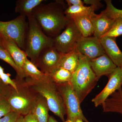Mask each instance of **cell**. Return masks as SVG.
I'll list each match as a JSON object with an SVG mask.
<instances>
[{
	"instance_id": "cell-39",
	"label": "cell",
	"mask_w": 122,
	"mask_h": 122,
	"mask_svg": "<svg viewBox=\"0 0 122 122\" xmlns=\"http://www.w3.org/2000/svg\"><path fill=\"white\" fill-rule=\"evenodd\" d=\"M120 68H121V69H122V66H121V67H120Z\"/></svg>"
},
{
	"instance_id": "cell-16",
	"label": "cell",
	"mask_w": 122,
	"mask_h": 122,
	"mask_svg": "<svg viewBox=\"0 0 122 122\" xmlns=\"http://www.w3.org/2000/svg\"><path fill=\"white\" fill-rule=\"evenodd\" d=\"M102 106L103 112L117 113L122 115V87L107 99Z\"/></svg>"
},
{
	"instance_id": "cell-22",
	"label": "cell",
	"mask_w": 122,
	"mask_h": 122,
	"mask_svg": "<svg viewBox=\"0 0 122 122\" xmlns=\"http://www.w3.org/2000/svg\"><path fill=\"white\" fill-rule=\"evenodd\" d=\"M96 10L93 6L84 5H73L68 7L65 11L66 16L68 18L81 16H89L93 17L96 14Z\"/></svg>"
},
{
	"instance_id": "cell-34",
	"label": "cell",
	"mask_w": 122,
	"mask_h": 122,
	"mask_svg": "<svg viewBox=\"0 0 122 122\" xmlns=\"http://www.w3.org/2000/svg\"><path fill=\"white\" fill-rule=\"evenodd\" d=\"M17 122H25V119H24V116H23L20 115L19 117L18 118Z\"/></svg>"
},
{
	"instance_id": "cell-29",
	"label": "cell",
	"mask_w": 122,
	"mask_h": 122,
	"mask_svg": "<svg viewBox=\"0 0 122 122\" xmlns=\"http://www.w3.org/2000/svg\"><path fill=\"white\" fill-rule=\"evenodd\" d=\"M20 115L17 113L12 111L0 118V122H17Z\"/></svg>"
},
{
	"instance_id": "cell-8",
	"label": "cell",
	"mask_w": 122,
	"mask_h": 122,
	"mask_svg": "<svg viewBox=\"0 0 122 122\" xmlns=\"http://www.w3.org/2000/svg\"><path fill=\"white\" fill-rule=\"evenodd\" d=\"M63 31L53 38V46L62 54H65L75 49L76 44L82 35L71 19Z\"/></svg>"
},
{
	"instance_id": "cell-33",
	"label": "cell",
	"mask_w": 122,
	"mask_h": 122,
	"mask_svg": "<svg viewBox=\"0 0 122 122\" xmlns=\"http://www.w3.org/2000/svg\"><path fill=\"white\" fill-rule=\"evenodd\" d=\"M24 117L25 122H38L35 116L32 113H29Z\"/></svg>"
},
{
	"instance_id": "cell-19",
	"label": "cell",
	"mask_w": 122,
	"mask_h": 122,
	"mask_svg": "<svg viewBox=\"0 0 122 122\" xmlns=\"http://www.w3.org/2000/svg\"><path fill=\"white\" fill-rule=\"evenodd\" d=\"M44 0H18L15 4V12L28 17L33 14L36 8L42 4Z\"/></svg>"
},
{
	"instance_id": "cell-37",
	"label": "cell",
	"mask_w": 122,
	"mask_h": 122,
	"mask_svg": "<svg viewBox=\"0 0 122 122\" xmlns=\"http://www.w3.org/2000/svg\"><path fill=\"white\" fill-rule=\"evenodd\" d=\"M75 122H83V120H82V119H77V120L75 121Z\"/></svg>"
},
{
	"instance_id": "cell-27",
	"label": "cell",
	"mask_w": 122,
	"mask_h": 122,
	"mask_svg": "<svg viewBox=\"0 0 122 122\" xmlns=\"http://www.w3.org/2000/svg\"><path fill=\"white\" fill-rule=\"evenodd\" d=\"M12 111L11 107L5 96H0V118Z\"/></svg>"
},
{
	"instance_id": "cell-1",
	"label": "cell",
	"mask_w": 122,
	"mask_h": 122,
	"mask_svg": "<svg viewBox=\"0 0 122 122\" xmlns=\"http://www.w3.org/2000/svg\"><path fill=\"white\" fill-rule=\"evenodd\" d=\"M62 1L56 0L48 4H42L34 10L33 15L42 30L49 37L53 38L66 28L69 21Z\"/></svg>"
},
{
	"instance_id": "cell-9",
	"label": "cell",
	"mask_w": 122,
	"mask_h": 122,
	"mask_svg": "<svg viewBox=\"0 0 122 122\" xmlns=\"http://www.w3.org/2000/svg\"><path fill=\"white\" fill-rule=\"evenodd\" d=\"M53 46L46 48L39 55L34 64L42 72L50 75L59 68L62 55Z\"/></svg>"
},
{
	"instance_id": "cell-11",
	"label": "cell",
	"mask_w": 122,
	"mask_h": 122,
	"mask_svg": "<svg viewBox=\"0 0 122 122\" xmlns=\"http://www.w3.org/2000/svg\"><path fill=\"white\" fill-rule=\"evenodd\" d=\"M76 49L79 54L90 59H94L105 54L100 39L94 36L82 37L76 44Z\"/></svg>"
},
{
	"instance_id": "cell-32",
	"label": "cell",
	"mask_w": 122,
	"mask_h": 122,
	"mask_svg": "<svg viewBox=\"0 0 122 122\" xmlns=\"http://www.w3.org/2000/svg\"><path fill=\"white\" fill-rule=\"evenodd\" d=\"M67 7L73 5H84V3L81 0H66Z\"/></svg>"
},
{
	"instance_id": "cell-15",
	"label": "cell",
	"mask_w": 122,
	"mask_h": 122,
	"mask_svg": "<svg viewBox=\"0 0 122 122\" xmlns=\"http://www.w3.org/2000/svg\"><path fill=\"white\" fill-rule=\"evenodd\" d=\"M0 37L2 39L3 48L9 54L17 66L22 70L24 63L28 58L25 52L19 48L12 40L7 38Z\"/></svg>"
},
{
	"instance_id": "cell-24",
	"label": "cell",
	"mask_w": 122,
	"mask_h": 122,
	"mask_svg": "<svg viewBox=\"0 0 122 122\" xmlns=\"http://www.w3.org/2000/svg\"><path fill=\"white\" fill-rule=\"evenodd\" d=\"M0 59L8 63L14 69L17 76L21 78L26 77L23 70L18 67L14 62L9 54L4 48H0Z\"/></svg>"
},
{
	"instance_id": "cell-28",
	"label": "cell",
	"mask_w": 122,
	"mask_h": 122,
	"mask_svg": "<svg viewBox=\"0 0 122 122\" xmlns=\"http://www.w3.org/2000/svg\"><path fill=\"white\" fill-rule=\"evenodd\" d=\"M11 75L9 73H4L0 76V79L6 85H9L17 91V86L14 79H11Z\"/></svg>"
},
{
	"instance_id": "cell-21",
	"label": "cell",
	"mask_w": 122,
	"mask_h": 122,
	"mask_svg": "<svg viewBox=\"0 0 122 122\" xmlns=\"http://www.w3.org/2000/svg\"><path fill=\"white\" fill-rule=\"evenodd\" d=\"M22 70L26 77H28L34 80L45 81L51 78L50 75L42 72L28 58L26 59L24 63Z\"/></svg>"
},
{
	"instance_id": "cell-6",
	"label": "cell",
	"mask_w": 122,
	"mask_h": 122,
	"mask_svg": "<svg viewBox=\"0 0 122 122\" xmlns=\"http://www.w3.org/2000/svg\"><path fill=\"white\" fill-rule=\"evenodd\" d=\"M28 27L26 17L22 15H20L9 21H0V36L11 39L25 51Z\"/></svg>"
},
{
	"instance_id": "cell-7",
	"label": "cell",
	"mask_w": 122,
	"mask_h": 122,
	"mask_svg": "<svg viewBox=\"0 0 122 122\" xmlns=\"http://www.w3.org/2000/svg\"><path fill=\"white\" fill-rule=\"evenodd\" d=\"M56 84L63 98L67 120L75 122L79 119L85 122H90L83 115L81 103L70 82Z\"/></svg>"
},
{
	"instance_id": "cell-17",
	"label": "cell",
	"mask_w": 122,
	"mask_h": 122,
	"mask_svg": "<svg viewBox=\"0 0 122 122\" xmlns=\"http://www.w3.org/2000/svg\"><path fill=\"white\" fill-rule=\"evenodd\" d=\"M49 110L45 99L38 94L30 113L35 116L38 122H48Z\"/></svg>"
},
{
	"instance_id": "cell-4",
	"label": "cell",
	"mask_w": 122,
	"mask_h": 122,
	"mask_svg": "<svg viewBox=\"0 0 122 122\" xmlns=\"http://www.w3.org/2000/svg\"><path fill=\"white\" fill-rule=\"evenodd\" d=\"M14 80L17 91L11 86L5 98L12 111L25 116L31 112L38 94L29 87L23 78L16 76Z\"/></svg>"
},
{
	"instance_id": "cell-30",
	"label": "cell",
	"mask_w": 122,
	"mask_h": 122,
	"mask_svg": "<svg viewBox=\"0 0 122 122\" xmlns=\"http://www.w3.org/2000/svg\"><path fill=\"white\" fill-rule=\"evenodd\" d=\"M11 87V86L5 84L0 79V96L6 97Z\"/></svg>"
},
{
	"instance_id": "cell-12",
	"label": "cell",
	"mask_w": 122,
	"mask_h": 122,
	"mask_svg": "<svg viewBox=\"0 0 122 122\" xmlns=\"http://www.w3.org/2000/svg\"><path fill=\"white\" fill-rule=\"evenodd\" d=\"M90 64L98 80L103 76H109L117 67L106 54L90 59Z\"/></svg>"
},
{
	"instance_id": "cell-2",
	"label": "cell",
	"mask_w": 122,
	"mask_h": 122,
	"mask_svg": "<svg viewBox=\"0 0 122 122\" xmlns=\"http://www.w3.org/2000/svg\"><path fill=\"white\" fill-rule=\"evenodd\" d=\"M23 79L31 90L45 99L50 110L65 122L66 111L63 98L56 83L51 77L45 81H36L28 77Z\"/></svg>"
},
{
	"instance_id": "cell-5",
	"label": "cell",
	"mask_w": 122,
	"mask_h": 122,
	"mask_svg": "<svg viewBox=\"0 0 122 122\" xmlns=\"http://www.w3.org/2000/svg\"><path fill=\"white\" fill-rule=\"evenodd\" d=\"M27 18L28 27L25 52L27 57L30 58V61L34 63L43 50L53 46V39L44 33L33 14Z\"/></svg>"
},
{
	"instance_id": "cell-20",
	"label": "cell",
	"mask_w": 122,
	"mask_h": 122,
	"mask_svg": "<svg viewBox=\"0 0 122 122\" xmlns=\"http://www.w3.org/2000/svg\"><path fill=\"white\" fill-rule=\"evenodd\" d=\"M70 19H72L74 21L82 36L87 37L93 35L94 28L91 17L81 16Z\"/></svg>"
},
{
	"instance_id": "cell-14",
	"label": "cell",
	"mask_w": 122,
	"mask_h": 122,
	"mask_svg": "<svg viewBox=\"0 0 122 122\" xmlns=\"http://www.w3.org/2000/svg\"><path fill=\"white\" fill-rule=\"evenodd\" d=\"M94 28L93 36L100 39L111 28L115 20L112 19L102 11L91 17Z\"/></svg>"
},
{
	"instance_id": "cell-18",
	"label": "cell",
	"mask_w": 122,
	"mask_h": 122,
	"mask_svg": "<svg viewBox=\"0 0 122 122\" xmlns=\"http://www.w3.org/2000/svg\"><path fill=\"white\" fill-rule=\"evenodd\" d=\"M79 63V53L76 48L73 51L62 54L59 65V68L66 69L73 73L77 70Z\"/></svg>"
},
{
	"instance_id": "cell-36",
	"label": "cell",
	"mask_w": 122,
	"mask_h": 122,
	"mask_svg": "<svg viewBox=\"0 0 122 122\" xmlns=\"http://www.w3.org/2000/svg\"><path fill=\"white\" fill-rule=\"evenodd\" d=\"M0 48H4L2 46V39L0 37Z\"/></svg>"
},
{
	"instance_id": "cell-31",
	"label": "cell",
	"mask_w": 122,
	"mask_h": 122,
	"mask_svg": "<svg viewBox=\"0 0 122 122\" xmlns=\"http://www.w3.org/2000/svg\"><path fill=\"white\" fill-rule=\"evenodd\" d=\"M83 2L85 4L90 5V6L94 7L96 10L102 8L103 6L99 0H84Z\"/></svg>"
},
{
	"instance_id": "cell-23",
	"label": "cell",
	"mask_w": 122,
	"mask_h": 122,
	"mask_svg": "<svg viewBox=\"0 0 122 122\" xmlns=\"http://www.w3.org/2000/svg\"><path fill=\"white\" fill-rule=\"evenodd\" d=\"M72 74L68 70L59 67L53 72L50 76L55 83L61 84L70 82Z\"/></svg>"
},
{
	"instance_id": "cell-38",
	"label": "cell",
	"mask_w": 122,
	"mask_h": 122,
	"mask_svg": "<svg viewBox=\"0 0 122 122\" xmlns=\"http://www.w3.org/2000/svg\"><path fill=\"white\" fill-rule=\"evenodd\" d=\"M65 122H73L72 121L69 120H67L66 121H65Z\"/></svg>"
},
{
	"instance_id": "cell-13",
	"label": "cell",
	"mask_w": 122,
	"mask_h": 122,
	"mask_svg": "<svg viewBox=\"0 0 122 122\" xmlns=\"http://www.w3.org/2000/svg\"><path fill=\"white\" fill-rule=\"evenodd\" d=\"M116 38L104 36L100 38V41L105 54L117 67H120L122 66V52L116 44Z\"/></svg>"
},
{
	"instance_id": "cell-35",
	"label": "cell",
	"mask_w": 122,
	"mask_h": 122,
	"mask_svg": "<svg viewBox=\"0 0 122 122\" xmlns=\"http://www.w3.org/2000/svg\"><path fill=\"white\" fill-rule=\"evenodd\" d=\"M48 122H58L54 118L51 116H49Z\"/></svg>"
},
{
	"instance_id": "cell-10",
	"label": "cell",
	"mask_w": 122,
	"mask_h": 122,
	"mask_svg": "<svg viewBox=\"0 0 122 122\" xmlns=\"http://www.w3.org/2000/svg\"><path fill=\"white\" fill-rule=\"evenodd\" d=\"M108 77L109 81L105 88L92 100L96 107L102 106L112 94L122 88V70L120 67H117Z\"/></svg>"
},
{
	"instance_id": "cell-26",
	"label": "cell",
	"mask_w": 122,
	"mask_h": 122,
	"mask_svg": "<svg viewBox=\"0 0 122 122\" xmlns=\"http://www.w3.org/2000/svg\"><path fill=\"white\" fill-rule=\"evenodd\" d=\"M122 35V18H119L115 19L111 28L104 36L116 38Z\"/></svg>"
},
{
	"instance_id": "cell-25",
	"label": "cell",
	"mask_w": 122,
	"mask_h": 122,
	"mask_svg": "<svg viewBox=\"0 0 122 122\" xmlns=\"http://www.w3.org/2000/svg\"><path fill=\"white\" fill-rule=\"evenodd\" d=\"M105 1L107 4L106 8L103 11L108 16L114 20L122 18V10L118 9L114 7L111 0H106Z\"/></svg>"
},
{
	"instance_id": "cell-3",
	"label": "cell",
	"mask_w": 122,
	"mask_h": 122,
	"mask_svg": "<svg viewBox=\"0 0 122 122\" xmlns=\"http://www.w3.org/2000/svg\"><path fill=\"white\" fill-rule=\"evenodd\" d=\"M89 59L79 54V63L73 74L70 83L80 103L95 87L98 79L92 69Z\"/></svg>"
}]
</instances>
